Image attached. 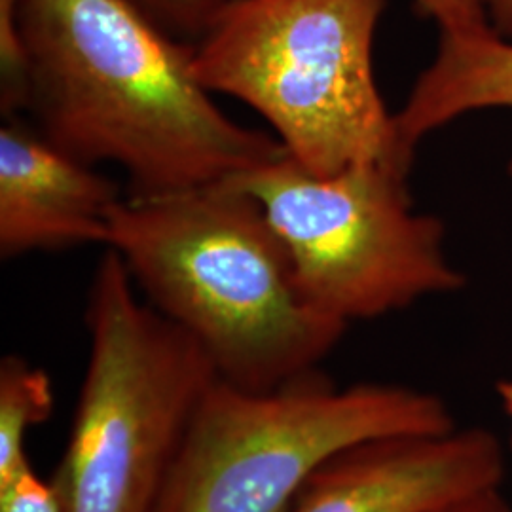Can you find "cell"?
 I'll return each instance as SVG.
<instances>
[{"mask_svg":"<svg viewBox=\"0 0 512 512\" xmlns=\"http://www.w3.org/2000/svg\"><path fill=\"white\" fill-rule=\"evenodd\" d=\"M21 0H0V112L18 116L29 107V57L19 19Z\"/></svg>","mask_w":512,"mask_h":512,"instance_id":"11","label":"cell"},{"mask_svg":"<svg viewBox=\"0 0 512 512\" xmlns=\"http://www.w3.org/2000/svg\"><path fill=\"white\" fill-rule=\"evenodd\" d=\"M454 429L448 404L414 387H338L319 368L266 391L219 378L154 512H289L311 476L349 448Z\"/></svg>","mask_w":512,"mask_h":512,"instance_id":"5","label":"cell"},{"mask_svg":"<svg viewBox=\"0 0 512 512\" xmlns=\"http://www.w3.org/2000/svg\"><path fill=\"white\" fill-rule=\"evenodd\" d=\"M497 393H499V397H501V404H503V410H505V414L509 416V420H511L512 425V380H509V382H499V384H497Z\"/></svg>","mask_w":512,"mask_h":512,"instance_id":"17","label":"cell"},{"mask_svg":"<svg viewBox=\"0 0 512 512\" xmlns=\"http://www.w3.org/2000/svg\"><path fill=\"white\" fill-rule=\"evenodd\" d=\"M512 107V44L494 31L442 33L435 63L421 74L395 126L414 152L421 137L459 114Z\"/></svg>","mask_w":512,"mask_h":512,"instance_id":"9","label":"cell"},{"mask_svg":"<svg viewBox=\"0 0 512 512\" xmlns=\"http://www.w3.org/2000/svg\"><path fill=\"white\" fill-rule=\"evenodd\" d=\"M0 512H67L54 480L46 482L27 461L0 480Z\"/></svg>","mask_w":512,"mask_h":512,"instance_id":"13","label":"cell"},{"mask_svg":"<svg viewBox=\"0 0 512 512\" xmlns=\"http://www.w3.org/2000/svg\"><path fill=\"white\" fill-rule=\"evenodd\" d=\"M495 27L501 35L512 37V0H490Z\"/></svg>","mask_w":512,"mask_h":512,"instance_id":"16","label":"cell"},{"mask_svg":"<svg viewBox=\"0 0 512 512\" xmlns=\"http://www.w3.org/2000/svg\"><path fill=\"white\" fill-rule=\"evenodd\" d=\"M37 128L86 164L118 165L128 196L222 183L287 150L232 120L173 40L131 0H21Z\"/></svg>","mask_w":512,"mask_h":512,"instance_id":"1","label":"cell"},{"mask_svg":"<svg viewBox=\"0 0 512 512\" xmlns=\"http://www.w3.org/2000/svg\"><path fill=\"white\" fill-rule=\"evenodd\" d=\"M503 475L501 442L486 429L372 440L323 465L289 512H425Z\"/></svg>","mask_w":512,"mask_h":512,"instance_id":"7","label":"cell"},{"mask_svg":"<svg viewBox=\"0 0 512 512\" xmlns=\"http://www.w3.org/2000/svg\"><path fill=\"white\" fill-rule=\"evenodd\" d=\"M425 512H512V505L501 492V486H497L442 503Z\"/></svg>","mask_w":512,"mask_h":512,"instance_id":"15","label":"cell"},{"mask_svg":"<svg viewBox=\"0 0 512 512\" xmlns=\"http://www.w3.org/2000/svg\"><path fill=\"white\" fill-rule=\"evenodd\" d=\"M90 357L54 484L67 512H154L217 368L179 325L139 298L107 249L93 274Z\"/></svg>","mask_w":512,"mask_h":512,"instance_id":"4","label":"cell"},{"mask_svg":"<svg viewBox=\"0 0 512 512\" xmlns=\"http://www.w3.org/2000/svg\"><path fill=\"white\" fill-rule=\"evenodd\" d=\"M385 0H234L194 46L211 93L238 99L315 175L353 165L408 169L376 88L372 46Z\"/></svg>","mask_w":512,"mask_h":512,"instance_id":"3","label":"cell"},{"mask_svg":"<svg viewBox=\"0 0 512 512\" xmlns=\"http://www.w3.org/2000/svg\"><path fill=\"white\" fill-rule=\"evenodd\" d=\"M171 35L202 37L234 0H131Z\"/></svg>","mask_w":512,"mask_h":512,"instance_id":"12","label":"cell"},{"mask_svg":"<svg viewBox=\"0 0 512 512\" xmlns=\"http://www.w3.org/2000/svg\"><path fill=\"white\" fill-rule=\"evenodd\" d=\"M50 376L23 357L8 355L0 361V480L25 465V439L33 427L54 412Z\"/></svg>","mask_w":512,"mask_h":512,"instance_id":"10","label":"cell"},{"mask_svg":"<svg viewBox=\"0 0 512 512\" xmlns=\"http://www.w3.org/2000/svg\"><path fill=\"white\" fill-rule=\"evenodd\" d=\"M118 184L55 145L40 129L6 118L0 128V256L109 241Z\"/></svg>","mask_w":512,"mask_h":512,"instance_id":"8","label":"cell"},{"mask_svg":"<svg viewBox=\"0 0 512 512\" xmlns=\"http://www.w3.org/2000/svg\"><path fill=\"white\" fill-rule=\"evenodd\" d=\"M107 249L148 304L202 346L220 380L241 389L317 370L348 329L302 293L262 207L230 181L122 198Z\"/></svg>","mask_w":512,"mask_h":512,"instance_id":"2","label":"cell"},{"mask_svg":"<svg viewBox=\"0 0 512 512\" xmlns=\"http://www.w3.org/2000/svg\"><path fill=\"white\" fill-rule=\"evenodd\" d=\"M416 4L439 21L442 33H475L488 29L486 4H490V0H416Z\"/></svg>","mask_w":512,"mask_h":512,"instance_id":"14","label":"cell"},{"mask_svg":"<svg viewBox=\"0 0 512 512\" xmlns=\"http://www.w3.org/2000/svg\"><path fill=\"white\" fill-rule=\"evenodd\" d=\"M406 175L384 164L315 175L283 154L228 181L262 207L311 304L349 323L463 285L439 222L412 211Z\"/></svg>","mask_w":512,"mask_h":512,"instance_id":"6","label":"cell"}]
</instances>
